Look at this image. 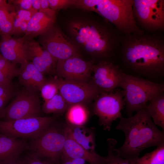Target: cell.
Returning <instances> with one entry per match:
<instances>
[{
	"label": "cell",
	"instance_id": "obj_1",
	"mask_svg": "<svg viewBox=\"0 0 164 164\" xmlns=\"http://www.w3.org/2000/svg\"><path fill=\"white\" fill-rule=\"evenodd\" d=\"M75 18L67 22L68 36L78 49L100 62L118 53L122 35L101 17Z\"/></svg>",
	"mask_w": 164,
	"mask_h": 164
},
{
	"label": "cell",
	"instance_id": "obj_2",
	"mask_svg": "<svg viewBox=\"0 0 164 164\" xmlns=\"http://www.w3.org/2000/svg\"><path fill=\"white\" fill-rule=\"evenodd\" d=\"M160 32L122 35L118 53L132 70L148 77L164 72V40Z\"/></svg>",
	"mask_w": 164,
	"mask_h": 164
},
{
	"label": "cell",
	"instance_id": "obj_3",
	"mask_svg": "<svg viewBox=\"0 0 164 164\" xmlns=\"http://www.w3.org/2000/svg\"><path fill=\"white\" fill-rule=\"evenodd\" d=\"M116 129L124 132L125 140L114 151L118 156L129 161L138 158L145 149L164 143L163 132L154 124L145 107L133 116L121 118Z\"/></svg>",
	"mask_w": 164,
	"mask_h": 164
},
{
	"label": "cell",
	"instance_id": "obj_4",
	"mask_svg": "<svg viewBox=\"0 0 164 164\" xmlns=\"http://www.w3.org/2000/svg\"><path fill=\"white\" fill-rule=\"evenodd\" d=\"M133 0H76L75 7L97 13L122 35L142 34L133 11Z\"/></svg>",
	"mask_w": 164,
	"mask_h": 164
},
{
	"label": "cell",
	"instance_id": "obj_5",
	"mask_svg": "<svg viewBox=\"0 0 164 164\" xmlns=\"http://www.w3.org/2000/svg\"><path fill=\"white\" fill-rule=\"evenodd\" d=\"M120 87L128 117L132 116L133 112L145 108L147 102L164 91L162 83L153 82L124 73Z\"/></svg>",
	"mask_w": 164,
	"mask_h": 164
},
{
	"label": "cell",
	"instance_id": "obj_6",
	"mask_svg": "<svg viewBox=\"0 0 164 164\" xmlns=\"http://www.w3.org/2000/svg\"><path fill=\"white\" fill-rule=\"evenodd\" d=\"M67 137L66 124L54 122L39 135L31 139L28 149L51 164L58 162L63 151Z\"/></svg>",
	"mask_w": 164,
	"mask_h": 164
},
{
	"label": "cell",
	"instance_id": "obj_7",
	"mask_svg": "<svg viewBox=\"0 0 164 164\" xmlns=\"http://www.w3.org/2000/svg\"><path fill=\"white\" fill-rule=\"evenodd\" d=\"M133 11L139 27L146 32H161L164 29V1L133 0Z\"/></svg>",
	"mask_w": 164,
	"mask_h": 164
},
{
	"label": "cell",
	"instance_id": "obj_8",
	"mask_svg": "<svg viewBox=\"0 0 164 164\" xmlns=\"http://www.w3.org/2000/svg\"><path fill=\"white\" fill-rule=\"evenodd\" d=\"M94 113L99 118V125L109 131L113 122L122 117L121 111L125 105L123 91L116 89L113 91H102L94 100Z\"/></svg>",
	"mask_w": 164,
	"mask_h": 164
},
{
	"label": "cell",
	"instance_id": "obj_9",
	"mask_svg": "<svg viewBox=\"0 0 164 164\" xmlns=\"http://www.w3.org/2000/svg\"><path fill=\"white\" fill-rule=\"evenodd\" d=\"M54 117H37L5 121L0 120V133L12 137L32 139L55 122Z\"/></svg>",
	"mask_w": 164,
	"mask_h": 164
},
{
	"label": "cell",
	"instance_id": "obj_10",
	"mask_svg": "<svg viewBox=\"0 0 164 164\" xmlns=\"http://www.w3.org/2000/svg\"><path fill=\"white\" fill-rule=\"evenodd\" d=\"M14 98L7 105L0 119L10 121L41 116L42 111L38 93L23 89L15 91Z\"/></svg>",
	"mask_w": 164,
	"mask_h": 164
},
{
	"label": "cell",
	"instance_id": "obj_11",
	"mask_svg": "<svg viewBox=\"0 0 164 164\" xmlns=\"http://www.w3.org/2000/svg\"><path fill=\"white\" fill-rule=\"evenodd\" d=\"M38 42L58 60L80 56L79 50L55 22L39 36Z\"/></svg>",
	"mask_w": 164,
	"mask_h": 164
},
{
	"label": "cell",
	"instance_id": "obj_12",
	"mask_svg": "<svg viewBox=\"0 0 164 164\" xmlns=\"http://www.w3.org/2000/svg\"><path fill=\"white\" fill-rule=\"evenodd\" d=\"M59 91L69 105L82 104L87 105L102 91L90 81L82 82L57 78Z\"/></svg>",
	"mask_w": 164,
	"mask_h": 164
},
{
	"label": "cell",
	"instance_id": "obj_13",
	"mask_svg": "<svg viewBox=\"0 0 164 164\" xmlns=\"http://www.w3.org/2000/svg\"><path fill=\"white\" fill-rule=\"evenodd\" d=\"M94 61L85 60L80 56L58 60L56 73L64 80L89 82L91 79Z\"/></svg>",
	"mask_w": 164,
	"mask_h": 164
},
{
	"label": "cell",
	"instance_id": "obj_14",
	"mask_svg": "<svg viewBox=\"0 0 164 164\" xmlns=\"http://www.w3.org/2000/svg\"><path fill=\"white\" fill-rule=\"evenodd\" d=\"M124 73L112 62L94 64L90 81L102 91L111 92L120 87Z\"/></svg>",
	"mask_w": 164,
	"mask_h": 164
},
{
	"label": "cell",
	"instance_id": "obj_15",
	"mask_svg": "<svg viewBox=\"0 0 164 164\" xmlns=\"http://www.w3.org/2000/svg\"><path fill=\"white\" fill-rule=\"evenodd\" d=\"M24 48L28 61L44 75L56 73L58 60L44 49L33 38L24 36Z\"/></svg>",
	"mask_w": 164,
	"mask_h": 164
},
{
	"label": "cell",
	"instance_id": "obj_16",
	"mask_svg": "<svg viewBox=\"0 0 164 164\" xmlns=\"http://www.w3.org/2000/svg\"><path fill=\"white\" fill-rule=\"evenodd\" d=\"M67 137L60 158L62 161L73 159H81L90 164H106L105 157L97 153L87 151L77 143L72 138L67 124Z\"/></svg>",
	"mask_w": 164,
	"mask_h": 164
},
{
	"label": "cell",
	"instance_id": "obj_17",
	"mask_svg": "<svg viewBox=\"0 0 164 164\" xmlns=\"http://www.w3.org/2000/svg\"><path fill=\"white\" fill-rule=\"evenodd\" d=\"M1 36L0 52L3 57L16 64L28 61L24 48V36L17 38L9 36Z\"/></svg>",
	"mask_w": 164,
	"mask_h": 164
},
{
	"label": "cell",
	"instance_id": "obj_18",
	"mask_svg": "<svg viewBox=\"0 0 164 164\" xmlns=\"http://www.w3.org/2000/svg\"><path fill=\"white\" fill-rule=\"evenodd\" d=\"M17 76L19 83L27 90L38 93L47 79L30 61L22 64Z\"/></svg>",
	"mask_w": 164,
	"mask_h": 164
},
{
	"label": "cell",
	"instance_id": "obj_19",
	"mask_svg": "<svg viewBox=\"0 0 164 164\" xmlns=\"http://www.w3.org/2000/svg\"><path fill=\"white\" fill-rule=\"evenodd\" d=\"M56 16V11H38L28 22L24 36L34 38L43 34L55 22Z\"/></svg>",
	"mask_w": 164,
	"mask_h": 164
},
{
	"label": "cell",
	"instance_id": "obj_20",
	"mask_svg": "<svg viewBox=\"0 0 164 164\" xmlns=\"http://www.w3.org/2000/svg\"><path fill=\"white\" fill-rule=\"evenodd\" d=\"M28 147V143L25 139L0 133V161L19 158Z\"/></svg>",
	"mask_w": 164,
	"mask_h": 164
},
{
	"label": "cell",
	"instance_id": "obj_21",
	"mask_svg": "<svg viewBox=\"0 0 164 164\" xmlns=\"http://www.w3.org/2000/svg\"><path fill=\"white\" fill-rule=\"evenodd\" d=\"M67 125L71 136L77 143L90 152L96 153L94 130L84 125H74L67 123Z\"/></svg>",
	"mask_w": 164,
	"mask_h": 164
},
{
	"label": "cell",
	"instance_id": "obj_22",
	"mask_svg": "<svg viewBox=\"0 0 164 164\" xmlns=\"http://www.w3.org/2000/svg\"><path fill=\"white\" fill-rule=\"evenodd\" d=\"M146 109L155 125L164 129V94L162 92L152 98Z\"/></svg>",
	"mask_w": 164,
	"mask_h": 164
},
{
	"label": "cell",
	"instance_id": "obj_23",
	"mask_svg": "<svg viewBox=\"0 0 164 164\" xmlns=\"http://www.w3.org/2000/svg\"><path fill=\"white\" fill-rule=\"evenodd\" d=\"M89 116L87 105L84 104L70 105L66 111L67 123L73 125L84 126L87 122Z\"/></svg>",
	"mask_w": 164,
	"mask_h": 164
},
{
	"label": "cell",
	"instance_id": "obj_24",
	"mask_svg": "<svg viewBox=\"0 0 164 164\" xmlns=\"http://www.w3.org/2000/svg\"><path fill=\"white\" fill-rule=\"evenodd\" d=\"M16 65L0 54V86L6 87L12 84V80L18 74Z\"/></svg>",
	"mask_w": 164,
	"mask_h": 164
},
{
	"label": "cell",
	"instance_id": "obj_25",
	"mask_svg": "<svg viewBox=\"0 0 164 164\" xmlns=\"http://www.w3.org/2000/svg\"><path fill=\"white\" fill-rule=\"evenodd\" d=\"M69 105L59 91L51 99L44 101L41 108L46 114H60L66 111Z\"/></svg>",
	"mask_w": 164,
	"mask_h": 164
},
{
	"label": "cell",
	"instance_id": "obj_26",
	"mask_svg": "<svg viewBox=\"0 0 164 164\" xmlns=\"http://www.w3.org/2000/svg\"><path fill=\"white\" fill-rule=\"evenodd\" d=\"M129 162L132 164H164V143L141 157Z\"/></svg>",
	"mask_w": 164,
	"mask_h": 164
},
{
	"label": "cell",
	"instance_id": "obj_27",
	"mask_svg": "<svg viewBox=\"0 0 164 164\" xmlns=\"http://www.w3.org/2000/svg\"><path fill=\"white\" fill-rule=\"evenodd\" d=\"M15 12H10L6 9L0 8V34L12 35Z\"/></svg>",
	"mask_w": 164,
	"mask_h": 164
},
{
	"label": "cell",
	"instance_id": "obj_28",
	"mask_svg": "<svg viewBox=\"0 0 164 164\" xmlns=\"http://www.w3.org/2000/svg\"><path fill=\"white\" fill-rule=\"evenodd\" d=\"M108 155L105 157L106 164H132L129 161L118 156L114 149L117 142L113 138H108L107 141Z\"/></svg>",
	"mask_w": 164,
	"mask_h": 164
},
{
	"label": "cell",
	"instance_id": "obj_29",
	"mask_svg": "<svg viewBox=\"0 0 164 164\" xmlns=\"http://www.w3.org/2000/svg\"><path fill=\"white\" fill-rule=\"evenodd\" d=\"M40 91L41 96L44 101L53 97L59 92L57 78L47 79L42 86Z\"/></svg>",
	"mask_w": 164,
	"mask_h": 164
},
{
	"label": "cell",
	"instance_id": "obj_30",
	"mask_svg": "<svg viewBox=\"0 0 164 164\" xmlns=\"http://www.w3.org/2000/svg\"><path fill=\"white\" fill-rule=\"evenodd\" d=\"M15 91L12 84L6 87L0 86V119L7 104L13 98Z\"/></svg>",
	"mask_w": 164,
	"mask_h": 164
},
{
	"label": "cell",
	"instance_id": "obj_31",
	"mask_svg": "<svg viewBox=\"0 0 164 164\" xmlns=\"http://www.w3.org/2000/svg\"><path fill=\"white\" fill-rule=\"evenodd\" d=\"M50 8L56 12L58 10L73 6L76 0H48Z\"/></svg>",
	"mask_w": 164,
	"mask_h": 164
},
{
	"label": "cell",
	"instance_id": "obj_32",
	"mask_svg": "<svg viewBox=\"0 0 164 164\" xmlns=\"http://www.w3.org/2000/svg\"><path fill=\"white\" fill-rule=\"evenodd\" d=\"M27 22L15 16L11 35H19L23 33L25 34L27 29Z\"/></svg>",
	"mask_w": 164,
	"mask_h": 164
},
{
	"label": "cell",
	"instance_id": "obj_33",
	"mask_svg": "<svg viewBox=\"0 0 164 164\" xmlns=\"http://www.w3.org/2000/svg\"><path fill=\"white\" fill-rule=\"evenodd\" d=\"M21 161L23 164H51L32 152L26 155Z\"/></svg>",
	"mask_w": 164,
	"mask_h": 164
},
{
	"label": "cell",
	"instance_id": "obj_34",
	"mask_svg": "<svg viewBox=\"0 0 164 164\" xmlns=\"http://www.w3.org/2000/svg\"><path fill=\"white\" fill-rule=\"evenodd\" d=\"M9 3L12 5L17 10L22 9L30 10L34 9L32 7V0H9Z\"/></svg>",
	"mask_w": 164,
	"mask_h": 164
},
{
	"label": "cell",
	"instance_id": "obj_35",
	"mask_svg": "<svg viewBox=\"0 0 164 164\" xmlns=\"http://www.w3.org/2000/svg\"><path fill=\"white\" fill-rule=\"evenodd\" d=\"M37 12L34 9L30 10H18L16 12L15 16L28 23L33 15Z\"/></svg>",
	"mask_w": 164,
	"mask_h": 164
},
{
	"label": "cell",
	"instance_id": "obj_36",
	"mask_svg": "<svg viewBox=\"0 0 164 164\" xmlns=\"http://www.w3.org/2000/svg\"><path fill=\"white\" fill-rule=\"evenodd\" d=\"M0 8L5 9L9 12H16L14 6L12 5L7 3L5 0H0Z\"/></svg>",
	"mask_w": 164,
	"mask_h": 164
},
{
	"label": "cell",
	"instance_id": "obj_37",
	"mask_svg": "<svg viewBox=\"0 0 164 164\" xmlns=\"http://www.w3.org/2000/svg\"><path fill=\"white\" fill-rule=\"evenodd\" d=\"M86 161L81 159H73L62 161L60 164H85Z\"/></svg>",
	"mask_w": 164,
	"mask_h": 164
},
{
	"label": "cell",
	"instance_id": "obj_38",
	"mask_svg": "<svg viewBox=\"0 0 164 164\" xmlns=\"http://www.w3.org/2000/svg\"><path fill=\"white\" fill-rule=\"evenodd\" d=\"M0 164H23L21 160L17 158L0 161Z\"/></svg>",
	"mask_w": 164,
	"mask_h": 164
},
{
	"label": "cell",
	"instance_id": "obj_39",
	"mask_svg": "<svg viewBox=\"0 0 164 164\" xmlns=\"http://www.w3.org/2000/svg\"><path fill=\"white\" fill-rule=\"evenodd\" d=\"M41 7L40 11H43L50 8L48 0H40Z\"/></svg>",
	"mask_w": 164,
	"mask_h": 164
},
{
	"label": "cell",
	"instance_id": "obj_40",
	"mask_svg": "<svg viewBox=\"0 0 164 164\" xmlns=\"http://www.w3.org/2000/svg\"><path fill=\"white\" fill-rule=\"evenodd\" d=\"M32 6L33 9L39 11L41 7V0H32Z\"/></svg>",
	"mask_w": 164,
	"mask_h": 164
}]
</instances>
